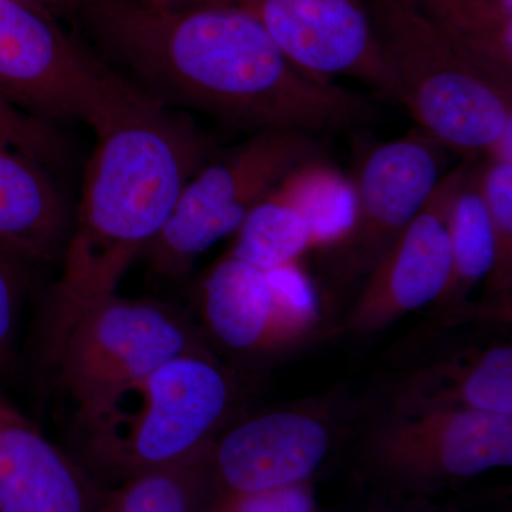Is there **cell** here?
<instances>
[{
  "mask_svg": "<svg viewBox=\"0 0 512 512\" xmlns=\"http://www.w3.org/2000/svg\"><path fill=\"white\" fill-rule=\"evenodd\" d=\"M483 160H474L451 205V268L446 288L431 312L456 311L468 305V296L493 269L495 248L493 231L481 191Z\"/></svg>",
  "mask_w": 512,
  "mask_h": 512,
  "instance_id": "d6986e66",
  "label": "cell"
},
{
  "mask_svg": "<svg viewBox=\"0 0 512 512\" xmlns=\"http://www.w3.org/2000/svg\"><path fill=\"white\" fill-rule=\"evenodd\" d=\"M82 467L0 396V512H96Z\"/></svg>",
  "mask_w": 512,
  "mask_h": 512,
  "instance_id": "9a60e30c",
  "label": "cell"
},
{
  "mask_svg": "<svg viewBox=\"0 0 512 512\" xmlns=\"http://www.w3.org/2000/svg\"><path fill=\"white\" fill-rule=\"evenodd\" d=\"M197 299L204 335L239 356L296 348L323 319L318 289L298 262L265 271L222 255L202 276Z\"/></svg>",
  "mask_w": 512,
  "mask_h": 512,
  "instance_id": "9c48e42d",
  "label": "cell"
},
{
  "mask_svg": "<svg viewBox=\"0 0 512 512\" xmlns=\"http://www.w3.org/2000/svg\"><path fill=\"white\" fill-rule=\"evenodd\" d=\"M512 311L483 302L431 312L400 346L384 412L474 410L512 416Z\"/></svg>",
  "mask_w": 512,
  "mask_h": 512,
  "instance_id": "8992f818",
  "label": "cell"
},
{
  "mask_svg": "<svg viewBox=\"0 0 512 512\" xmlns=\"http://www.w3.org/2000/svg\"><path fill=\"white\" fill-rule=\"evenodd\" d=\"M264 28L303 72L332 80L348 76L396 101L365 0H221Z\"/></svg>",
  "mask_w": 512,
  "mask_h": 512,
  "instance_id": "4fadbf2b",
  "label": "cell"
},
{
  "mask_svg": "<svg viewBox=\"0 0 512 512\" xmlns=\"http://www.w3.org/2000/svg\"><path fill=\"white\" fill-rule=\"evenodd\" d=\"M114 74L64 42L35 10L0 0V97L42 123L89 126Z\"/></svg>",
  "mask_w": 512,
  "mask_h": 512,
  "instance_id": "30bf717a",
  "label": "cell"
},
{
  "mask_svg": "<svg viewBox=\"0 0 512 512\" xmlns=\"http://www.w3.org/2000/svg\"><path fill=\"white\" fill-rule=\"evenodd\" d=\"M474 160L464 158L441 177L429 200L367 276L339 328L345 335L369 338L440 298L451 268V205Z\"/></svg>",
  "mask_w": 512,
  "mask_h": 512,
  "instance_id": "8fae6325",
  "label": "cell"
},
{
  "mask_svg": "<svg viewBox=\"0 0 512 512\" xmlns=\"http://www.w3.org/2000/svg\"><path fill=\"white\" fill-rule=\"evenodd\" d=\"M446 150L420 127L366 151L353 177L352 218L318 254L323 306L359 291L447 173Z\"/></svg>",
  "mask_w": 512,
  "mask_h": 512,
  "instance_id": "52a82bcc",
  "label": "cell"
},
{
  "mask_svg": "<svg viewBox=\"0 0 512 512\" xmlns=\"http://www.w3.org/2000/svg\"><path fill=\"white\" fill-rule=\"evenodd\" d=\"M73 215L45 165L0 143V249L20 261L62 259Z\"/></svg>",
  "mask_w": 512,
  "mask_h": 512,
  "instance_id": "2e32d148",
  "label": "cell"
},
{
  "mask_svg": "<svg viewBox=\"0 0 512 512\" xmlns=\"http://www.w3.org/2000/svg\"><path fill=\"white\" fill-rule=\"evenodd\" d=\"M207 336L173 303L55 288L45 359L76 414L168 360L207 352Z\"/></svg>",
  "mask_w": 512,
  "mask_h": 512,
  "instance_id": "277c9868",
  "label": "cell"
},
{
  "mask_svg": "<svg viewBox=\"0 0 512 512\" xmlns=\"http://www.w3.org/2000/svg\"><path fill=\"white\" fill-rule=\"evenodd\" d=\"M237 386L211 352L174 357L76 414L86 460L127 478L200 460L234 409Z\"/></svg>",
  "mask_w": 512,
  "mask_h": 512,
  "instance_id": "3957f363",
  "label": "cell"
},
{
  "mask_svg": "<svg viewBox=\"0 0 512 512\" xmlns=\"http://www.w3.org/2000/svg\"><path fill=\"white\" fill-rule=\"evenodd\" d=\"M15 261L0 249V360L8 353L18 322L20 284Z\"/></svg>",
  "mask_w": 512,
  "mask_h": 512,
  "instance_id": "cb8c5ba5",
  "label": "cell"
},
{
  "mask_svg": "<svg viewBox=\"0 0 512 512\" xmlns=\"http://www.w3.org/2000/svg\"><path fill=\"white\" fill-rule=\"evenodd\" d=\"M336 421L329 400L255 414L218 434L207 458L231 494L301 484L328 456Z\"/></svg>",
  "mask_w": 512,
  "mask_h": 512,
  "instance_id": "5bb4252c",
  "label": "cell"
},
{
  "mask_svg": "<svg viewBox=\"0 0 512 512\" xmlns=\"http://www.w3.org/2000/svg\"><path fill=\"white\" fill-rule=\"evenodd\" d=\"M303 164L249 212L227 254L271 271L298 262L305 252L312 251L311 188Z\"/></svg>",
  "mask_w": 512,
  "mask_h": 512,
  "instance_id": "e0dca14e",
  "label": "cell"
},
{
  "mask_svg": "<svg viewBox=\"0 0 512 512\" xmlns=\"http://www.w3.org/2000/svg\"><path fill=\"white\" fill-rule=\"evenodd\" d=\"M225 512H313L311 493L302 484L254 494H232Z\"/></svg>",
  "mask_w": 512,
  "mask_h": 512,
  "instance_id": "603a6c76",
  "label": "cell"
},
{
  "mask_svg": "<svg viewBox=\"0 0 512 512\" xmlns=\"http://www.w3.org/2000/svg\"><path fill=\"white\" fill-rule=\"evenodd\" d=\"M0 143L15 148L40 164L59 154V137L49 124L26 116L0 97Z\"/></svg>",
  "mask_w": 512,
  "mask_h": 512,
  "instance_id": "7402d4cb",
  "label": "cell"
},
{
  "mask_svg": "<svg viewBox=\"0 0 512 512\" xmlns=\"http://www.w3.org/2000/svg\"><path fill=\"white\" fill-rule=\"evenodd\" d=\"M365 436L369 456L400 477L463 480L512 464V416L503 414L384 412Z\"/></svg>",
  "mask_w": 512,
  "mask_h": 512,
  "instance_id": "7c38bea8",
  "label": "cell"
},
{
  "mask_svg": "<svg viewBox=\"0 0 512 512\" xmlns=\"http://www.w3.org/2000/svg\"><path fill=\"white\" fill-rule=\"evenodd\" d=\"M481 191L495 248L485 302L512 309V160L484 157Z\"/></svg>",
  "mask_w": 512,
  "mask_h": 512,
  "instance_id": "ffe728a7",
  "label": "cell"
},
{
  "mask_svg": "<svg viewBox=\"0 0 512 512\" xmlns=\"http://www.w3.org/2000/svg\"><path fill=\"white\" fill-rule=\"evenodd\" d=\"M494 83L512 92V0H409Z\"/></svg>",
  "mask_w": 512,
  "mask_h": 512,
  "instance_id": "ac0fdd59",
  "label": "cell"
},
{
  "mask_svg": "<svg viewBox=\"0 0 512 512\" xmlns=\"http://www.w3.org/2000/svg\"><path fill=\"white\" fill-rule=\"evenodd\" d=\"M377 47L421 130L466 157H487L512 128V92L494 83L409 0H365Z\"/></svg>",
  "mask_w": 512,
  "mask_h": 512,
  "instance_id": "5b68a950",
  "label": "cell"
},
{
  "mask_svg": "<svg viewBox=\"0 0 512 512\" xmlns=\"http://www.w3.org/2000/svg\"><path fill=\"white\" fill-rule=\"evenodd\" d=\"M207 454L185 466L151 471L120 481L101 495L96 512H191L195 478Z\"/></svg>",
  "mask_w": 512,
  "mask_h": 512,
  "instance_id": "44dd1931",
  "label": "cell"
},
{
  "mask_svg": "<svg viewBox=\"0 0 512 512\" xmlns=\"http://www.w3.org/2000/svg\"><path fill=\"white\" fill-rule=\"evenodd\" d=\"M393 512H409V511H393Z\"/></svg>",
  "mask_w": 512,
  "mask_h": 512,
  "instance_id": "d4e9b609",
  "label": "cell"
},
{
  "mask_svg": "<svg viewBox=\"0 0 512 512\" xmlns=\"http://www.w3.org/2000/svg\"><path fill=\"white\" fill-rule=\"evenodd\" d=\"M87 127L94 150L56 288L97 295L116 292L156 241L212 143L191 114L160 106L117 74Z\"/></svg>",
  "mask_w": 512,
  "mask_h": 512,
  "instance_id": "7a4b0ae2",
  "label": "cell"
},
{
  "mask_svg": "<svg viewBox=\"0 0 512 512\" xmlns=\"http://www.w3.org/2000/svg\"><path fill=\"white\" fill-rule=\"evenodd\" d=\"M322 156L315 134L264 130L188 181L163 231L144 252L160 278H180L220 239L235 234L256 204L299 165Z\"/></svg>",
  "mask_w": 512,
  "mask_h": 512,
  "instance_id": "ba28073f",
  "label": "cell"
},
{
  "mask_svg": "<svg viewBox=\"0 0 512 512\" xmlns=\"http://www.w3.org/2000/svg\"><path fill=\"white\" fill-rule=\"evenodd\" d=\"M100 10L119 67L113 73L167 109L252 134L315 136L372 113L365 97L303 72L254 18L221 0Z\"/></svg>",
  "mask_w": 512,
  "mask_h": 512,
  "instance_id": "6da1fadb",
  "label": "cell"
}]
</instances>
